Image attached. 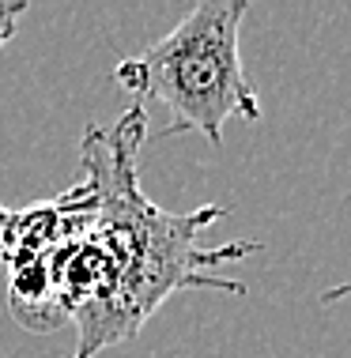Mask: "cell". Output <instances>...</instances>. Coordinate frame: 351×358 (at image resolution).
Listing matches in <instances>:
<instances>
[{"label":"cell","instance_id":"6da1fadb","mask_svg":"<svg viewBox=\"0 0 351 358\" xmlns=\"http://www.w3.org/2000/svg\"><path fill=\"white\" fill-rule=\"evenodd\" d=\"M144 140L148 113L136 102L110 129L87 124L80 181L12 215L0 253L12 317L31 332L76 321L80 343L72 358H95L132 340L178 290H249L216 268L261 253V241L238 238L208 249L200 234L227 215L223 204L181 215L151 204L140 189Z\"/></svg>","mask_w":351,"mask_h":358},{"label":"cell","instance_id":"7a4b0ae2","mask_svg":"<svg viewBox=\"0 0 351 358\" xmlns=\"http://www.w3.org/2000/svg\"><path fill=\"white\" fill-rule=\"evenodd\" d=\"M249 0H200L174 31L136 57H125L113 80L136 99L167 110L170 124L163 136L200 132L208 143H223L230 117L261 121L257 87L242 69V19Z\"/></svg>","mask_w":351,"mask_h":358},{"label":"cell","instance_id":"3957f363","mask_svg":"<svg viewBox=\"0 0 351 358\" xmlns=\"http://www.w3.org/2000/svg\"><path fill=\"white\" fill-rule=\"evenodd\" d=\"M23 15H27V0H0V45H8L15 38V27Z\"/></svg>","mask_w":351,"mask_h":358},{"label":"cell","instance_id":"277c9868","mask_svg":"<svg viewBox=\"0 0 351 358\" xmlns=\"http://www.w3.org/2000/svg\"><path fill=\"white\" fill-rule=\"evenodd\" d=\"M344 298H351V279H347V283H340V287H329L325 294H321V302L333 306V302H344Z\"/></svg>","mask_w":351,"mask_h":358},{"label":"cell","instance_id":"5b68a950","mask_svg":"<svg viewBox=\"0 0 351 358\" xmlns=\"http://www.w3.org/2000/svg\"><path fill=\"white\" fill-rule=\"evenodd\" d=\"M12 215H15L12 208H4V204H0V253H4V241H8V230H12Z\"/></svg>","mask_w":351,"mask_h":358}]
</instances>
